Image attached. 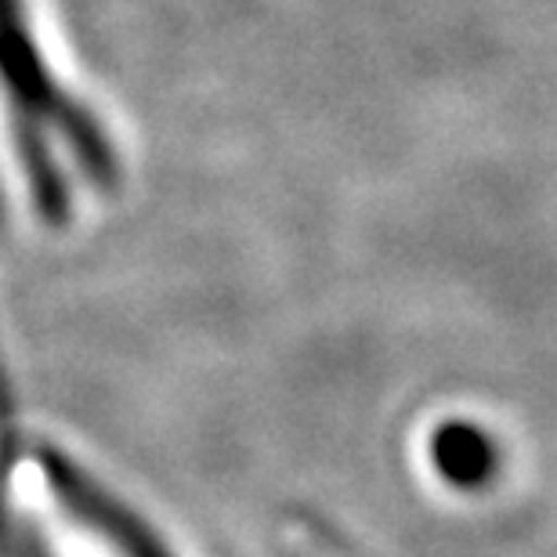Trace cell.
I'll use <instances>...</instances> for the list:
<instances>
[{"instance_id": "cell-1", "label": "cell", "mask_w": 557, "mask_h": 557, "mask_svg": "<svg viewBox=\"0 0 557 557\" xmlns=\"http://www.w3.org/2000/svg\"><path fill=\"white\" fill-rule=\"evenodd\" d=\"M0 124L40 221L73 225L84 199L116 193V138L54 59L33 0H0Z\"/></svg>"}, {"instance_id": "cell-2", "label": "cell", "mask_w": 557, "mask_h": 557, "mask_svg": "<svg viewBox=\"0 0 557 557\" xmlns=\"http://www.w3.org/2000/svg\"><path fill=\"white\" fill-rule=\"evenodd\" d=\"M37 460L51 485V496H59V504L81 525L91 529L98 540H106L120 557H171L135 510H127L116 496H109L70 456H62L59 449H37Z\"/></svg>"}, {"instance_id": "cell-3", "label": "cell", "mask_w": 557, "mask_h": 557, "mask_svg": "<svg viewBox=\"0 0 557 557\" xmlns=\"http://www.w3.org/2000/svg\"><path fill=\"white\" fill-rule=\"evenodd\" d=\"M431 463L453 488H482L499 471V449L478 423L449 420L431 438Z\"/></svg>"}]
</instances>
